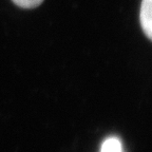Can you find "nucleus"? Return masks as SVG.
<instances>
[{"label":"nucleus","mask_w":152,"mask_h":152,"mask_svg":"<svg viewBox=\"0 0 152 152\" xmlns=\"http://www.w3.org/2000/svg\"><path fill=\"white\" fill-rule=\"evenodd\" d=\"M100 152H121V144L116 137L108 138L102 146Z\"/></svg>","instance_id":"f03ea898"},{"label":"nucleus","mask_w":152,"mask_h":152,"mask_svg":"<svg viewBox=\"0 0 152 152\" xmlns=\"http://www.w3.org/2000/svg\"><path fill=\"white\" fill-rule=\"evenodd\" d=\"M152 0H142V7H140V24H142V31L145 32L146 36L149 39L152 38Z\"/></svg>","instance_id":"f257e3e1"},{"label":"nucleus","mask_w":152,"mask_h":152,"mask_svg":"<svg viewBox=\"0 0 152 152\" xmlns=\"http://www.w3.org/2000/svg\"><path fill=\"white\" fill-rule=\"evenodd\" d=\"M12 1L16 5L23 9H34L43 2V0H12Z\"/></svg>","instance_id":"7ed1b4c3"}]
</instances>
